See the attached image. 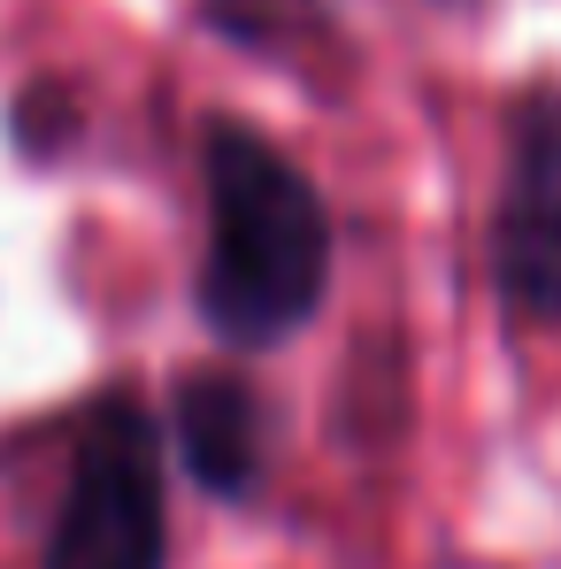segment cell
Returning <instances> with one entry per match:
<instances>
[{"label":"cell","mask_w":561,"mask_h":569,"mask_svg":"<svg viewBox=\"0 0 561 569\" xmlns=\"http://www.w3.org/2000/svg\"><path fill=\"white\" fill-rule=\"evenodd\" d=\"M200 200L208 239L192 270V316L231 355L292 347L331 300V208L315 178L247 116L200 123Z\"/></svg>","instance_id":"6da1fadb"},{"label":"cell","mask_w":561,"mask_h":569,"mask_svg":"<svg viewBox=\"0 0 561 569\" xmlns=\"http://www.w3.org/2000/svg\"><path fill=\"white\" fill-rule=\"evenodd\" d=\"M39 569H170L162 431L139 392H100L86 408Z\"/></svg>","instance_id":"7a4b0ae2"},{"label":"cell","mask_w":561,"mask_h":569,"mask_svg":"<svg viewBox=\"0 0 561 569\" xmlns=\"http://www.w3.org/2000/svg\"><path fill=\"white\" fill-rule=\"evenodd\" d=\"M484 262L508 323L561 331V78H531L508 100Z\"/></svg>","instance_id":"3957f363"},{"label":"cell","mask_w":561,"mask_h":569,"mask_svg":"<svg viewBox=\"0 0 561 569\" xmlns=\"http://www.w3.org/2000/svg\"><path fill=\"white\" fill-rule=\"evenodd\" d=\"M162 447H178V470L216 508H247L270 477V400H262V385L247 370H231V362L178 370Z\"/></svg>","instance_id":"277c9868"},{"label":"cell","mask_w":561,"mask_h":569,"mask_svg":"<svg viewBox=\"0 0 561 569\" xmlns=\"http://www.w3.org/2000/svg\"><path fill=\"white\" fill-rule=\"evenodd\" d=\"M192 16H200V31H216L223 47L270 54V62H300V54H315V47L339 31L331 0H192Z\"/></svg>","instance_id":"5b68a950"}]
</instances>
